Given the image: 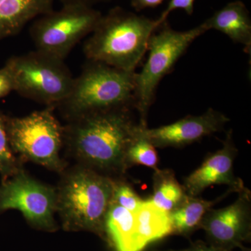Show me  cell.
<instances>
[{
    "label": "cell",
    "instance_id": "cell-1",
    "mask_svg": "<svg viewBox=\"0 0 251 251\" xmlns=\"http://www.w3.org/2000/svg\"><path fill=\"white\" fill-rule=\"evenodd\" d=\"M133 107L84 114L64 127V145L80 162L114 180L123 179L128 166L127 152L143 126Z\"/></svg>",
    "mask_w": 251,
    "mask_h": 251
},
{
    "label": "cell",
    "instance_id": "cell-2",
    "mask_svg": "<svg viewBox=\"0 0 251 251\" xmlns=\"http://www.w3.org/2000/svg\"><path fill=\"white\" fill-rule=\"evenodd\" d=\"M160 25L158 20L116 6L102 16L85 42L84 52L88 60L135 72L150 37Z\"/></svg>",
    "mask_w": 251,
    "mask_h": 251
},
{
    "label": "cell",
    "instance_id": "cell-3",
    "mask_svg": "<svg viewBox=\"0 0 251 251\" xmlns=\"http://www.w3.org/2000/svg\"><path fill=\"white\" fill-rule=\"evenodd\" d=\"M114 186L115 180L82 165L64 173L56 188L63 229L92 232L105 239V217Z\"/></svg>",
    "mask_w": 251,
    "mask_h": 251
},
{
    "label": "cell",
    "instance_id": "cell-4",
    "mask_svg": "<svg viewBox=\"0 0 251 251\" xmlns=\"http://www.w3.org/2000/svg\"><path fill=\"white\" fill-rule=\"evenodd\" d=\"M135 74L88 60L80 75L74 78L67 98L57 105L68 121L97 110L135 108Z\"/></svg>",
    "mask_w": 251,
    "mask_h": 251
},
{
    "label": "cell",
    "instance_id": "cell-5",
    "mask_svg": "<svg viewBox=\"0 0 251 251\" xmlns=\"http://www.w3.org/2000/svg\"><path fill=\"white\" fill-rule=\"evenodd\" d=\"M207 31L204 25L188 31L175 30L167 21L162 23L148 43V60L135 74V108L142 125L148 126V112L155 100L158 86L193 41Z\"/></svg>",
    "mask_w": 251,
    "mask_h": 251
},
{
    "label": "cell",
    "instance_id": "cell-6",
    "mask_svg": "<svg viewBox=\"0 0 251 251\" xmlns=\"http://www.w3.org/2000/svg\"><path fill=\"white\" fill-rule=\"evenodd\" d=\"M11 148L19 159L62 173L65 165L60 157L64 145V126L53 113V107L23 117L6 119Z\"/></svg>",
    "mask_w": 251,
    "mask_h": 251
},
{
    "label": "cell",
    "instance_id": "cell-7",
    "mask_svg": "<svg viewBox=\"0 0 251 251\" xmlns=\"http://www.w3.org/2000/svg\"><path fill=\"white\" fill-rule=\"evenodd\" d=\"M64 61L36 50L11 57L14 91L48 106L58 105L67 98L74 80Z\"/></svg>",
    "mask_w": 251,
    "mask_h": 251
},
{
    "label": "cell",
    "instance_id": "cell-8",
    "mask_svg": "<svg viewBox=\"0 0 251 251\" xmlns=\"http://www.w3.org/2000/svg\"><path fill=\"white\" fill-rule=\"evenodd\" d=\"M102 16L84 4L63 5L59 11L42 15L30 28L36 50L64 60L81 39L93 32Z\"/></svg>",
    "mask_w": 251,
    "mask_h": 251
},
{
    "label": "cell",
    "instance_id": "cell-9",
    "mask_svg": "<svg viewBox=\"0 0 251 251\" xmlns=\"http://www.w3.org/2000/svg\"><path fill=\"white\" fill-rule=\"evenodd\" d=\"M16 209L33 228L48 232L59 229L56 188L38 181L21 168L0 184V213Z\"/></svg>",
    "mask_w": 251,
    "mask_h": 251
},
{
    "label": "cell",
    "instance_id": "cell-10",
    "mask_svg": "<svg viewBox=\"0 0 251 251\" xmlns=\"http://www.w3.org/2000/svg\"><path fill=\"white\" fill-rule=\"evenodd\" d=\"M200 228L204 229L211 246L230 251L242 247L251 231V193L246 188L238 193L235 202L206 212Z\"/></svg>",
    "mask_w": 251,
    "mask_h": 251
},
{
    "label": "cell",
    "instance_id": "cell-11",
    "mask_svg": "<svg viewBox=\"0 0 251 251\" xmlns=\"http://www.w3.org/2000/svg\"><path fill=\"white\" fill-rule=\"evenodd\" d=\"M228 117L213 108L201 115L184 118L158 128H143V135L155 148H181L224 129Z\"/></svg>",
    "mask_w": 251,
    "mask_h": 251
},
{
    "label": "cell",
    "instance_id": "cell-12",
    "mask_svg": "<svg viewBox=\"0 0 251 251\" xmlns=\"http://www.w3.org/2000/svg\"><path fill=\"white\" fill-rule=\"evenodd\" d=\"M237 154L233 130L230 129L223 142L222 148L210 153L199 168L185 178L182 186L186 194L196 197L214 185H227L237 193L246 189L244 181L234 173V160Z\"/></svg>",
    "mask_w": 251,
    "mask_h": 251
},
{
    "label": "cell",
    "instance_id": "cell-13",
    "mask_svg": "<svg viewBox=\"0 0 251 251\" xmlns=\"http://www.w3.org/2000/svg\"><path fill=\"white\" fill-rule=\"evenodd\" d=\"M208 30L215 29L228 36L234 43L242 44L251 53V19L250 13L239 0L229 2L202 23Z\"/></svg>",
    "mask_w": 251,
    "mask_h": 251
},
{
    "label": "cell",
    "instance_id": "cell-14",
    "mask_svg": "<svg viewBox=\"0 0 251 251\" xmlns=\"http://www.w3.org/2000/svg\"><path fill=\"white\" fill-rule=\"evenodd\" d=\"M135 214L133 251H143L149 244L172 234L170 214L151 200L144 201Z\"/></svg>",
    "mask_w": 251,
    "mask_h": 251
},
{
    "label": "cell",
    "instance_id": "cell-15",
    "mask_svg": "<svg viewBox=\"0 0 251 251\" xmlns=\"http://www.w3.org/2000/svg\"><path fill=\"white\" fill-rule=\"evenodd\" d=\"M54 0H0V41L16 35L31 20L53 10Z\"/></svg>",
    "mask_w": 251,
    "mask_h": 251
},
{
    "label": "cell",
    "instance_id": "cell-16",
    "mask_svg": "<svg viewBox=\"0 0 251 251\" xmlns=\"http://www.w3.org/2000/svg\"><path fill=\"white\" fill-rule=\"evenodd\" d=\"M234 193L228 188V191L214 201H205L196 196H188L183 200L179 205L169 213L172 225V234L187 236L193 231L200 228L203 218L213 206L227 197L229 193Z\"/></svg>",
    "mask_w": 251,
    "mask_h": 251
},
{
    "label": "cell",
    "instance_id": "cell-17",
    "mask_svg": "<svg viewBox=\"0 0 251 251\" xmlns=\"http://www.w3.org/2000/svg\"><path fill=\"white\" fill-rule=\"evenodd\" d=\"M135 214L112 201L105 221V239L115 251H133Z\"/></svg>",
    "mask_w": 251,
    "mask_h": 251
},
{
    "label": "cell",
    "instance_id": "cell-18",
    "mask_svg": "<svg viewBox=\"0 0 251 251\" xmlns=\"http://www.w3.org/2000/svg\"><path fill=\"white\" fill-rule=\"evenodd\" d=\"M151 202L162 210L171 213L186 197L184 187L171 170L157 169L153 176Z\"/></svg>",
    "mask_w": 251,
    "mask_h": 251
},
{
    "label": "cell",
    "instance_id": "cell-19",
    "mask_svg": "<svg viewBox=\"0 0 251 251\" xmlns=\"http://www.w3.org/2000/svg\"><path fill=\"white\" fill-rule=\"evenodd\" d=\"M145 127L147 126L142 127L130 145L127 152V162L129 168L141 165L156 171L158 169V153L156 148L144 136L143 131Z\"/></svg>",
    "mask_w": 251,
    "mask_h": 251
},
{
    "label": "cell",
    "instance_id": "cell-20",
    "mask_svg": "<svg viewBox=\"0 0 251 251\" xmlns=\"http://www.w3.org/2000/svg\"><path fill=\"white\" fill-rule=\"evenodd\" d=\"M7 116L0 110V175L2 179L9 177L21 168V160L13 151L6 130Z\"/></svg>",
    "mask_w": 251,
    "mask_h": 251
},
{
    "label": "cell",
    "instance_id": "cell-21",
    "mask_svg": "<svg viewBox=\"0 0 251 251\" xmlns=\"http://www.w3.org/2000/svg\"><path fill=\"white\" fill-rule=\"evenodd\" d=\"M112 201L127 210L135 213L144 201L123 179L115 180Z\"/></svg>",
    "mask_w": 251,
    "mask_h": 251
},
{
    "label": "cell",
    "instance_id": "cell-22",
    "mask_svg": "<svg viewBox=\"0 0 251 251\" xmlns=\"http://www.w3.org/2000/svg\"><path fill=\"white\" fill-rule=\"evenodd\" d=\"M15 82L12 67L9 60L0 69V99L14 91Z\"/></svg>",
    "mask_w": 251,
    "mask_h": 251
},
{
    "label": "cell",
    "instance_id": "cell-23",
    "mask_svg": "<svg viewBox=\"0 0 251 251\" xmlns=\"http://www.w3.org/2000/svg\"><path fill=\"white\" fill-rule=\"evenodd\" d=\"M194 1L195 0H171L166 9L162 13L161 17L158 18V23L161 25L165 22L172 11L176 9L184 10L186 14L191 16L194 11Z\"/></svg>",
    "mask_w": 251,
    "mask_h": 251
},
{
    "label": "cell",
    "instance_id": "cell-24",
    "mask_svg": "<svg viewBox=\"0 0 251 251\" xmlns=\"http://www.w3.org/2000/svg\"><path fill=\"white\" fill-rule=\"evenodd\" d=\"M164 1L165 0H131L130 4L135 11H140L148 8L156 7Z\"/></svg>",
    "mask_w": 251,
    "mask_h": 251
},
{
    "label": "cell",
    "instance_id": "cell-25",
    "mask_svg": "<svg viewBox=\"0 0 251 251\" xmlns=\"http://www.w3.org/2000/svg\"><path fill=\"white\" fill-rule=\"evenodd\" d=\"M111 0H60L63 5L67 4H84L92 6L100 3L108 2Z\"/></svg>",
    "mask_w": 251,
    "mask_h": 251
},
{
    "label": "cell",
    "instance_id": "cell-26",
    "mask_svg": "<svg viewBox=\"0 0 251 251\" xmlns=\"http://www.w3.org/2000/svg\"><path fill=\"white\" fill-rule=\"evenodd\" d=\"M168 251H229L220 248L214 247L213 246L207 247L204 244H197L188 249H182V250H170Z\"/></svg>",
    "mask_w": 251,
    "mask_h": 251
}]
</instances>
